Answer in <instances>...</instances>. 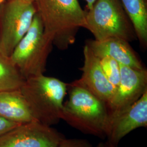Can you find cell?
Masks as SVG:
<instances>
[{"label":"cell","mask_w":147,"mask_h":147,"mask_svg":"<svg viewBox=\"0 0 147 147\" xmlns=\"http://www.w3.org/2000/svg\"><path fill=\"white\" fill-rule=\"evenodd\" d=\"M96 147H107V143H104L102 142H101Z\"/></svg>","instance_id":"d6986e66"},{"label":"cell","mask_w":147,"mask_h":147,"mask_svg":"<svg viewBox=\"0 0 147 147\" xmlns=\"http://www.w3.org/2000/svg\"><path fill=\"white\" fill-rule=\"evenodd\" d=\"M36 13L34 2L9 0L2 19L0 55L8 59L30 29Z\"/></svg>","instance_id":"8992f818"},{"label":"cell","mask_w":147,"mask_h":147,"mask_svg":"<svg viewBox=\"0 0 147 147\" xmlns=\"http://www.w3.org/2000/svg\"><path fill=\"white\" fill-rule=\"evenodd\" d=\"M68 84L43 74L25 80L20 89L37 121L50 126L62 118Z\"/></svg>","instance_id":"3957f363"},{"label":"cell","mask_w":147,"mask_h":147,"mask_svg":"<svg viewBox=\"0 0 147 147\" xmlns=\"http://www.w3.org/2000/svg\"><path fill=\"white\" fill-rule=\"evenodd\" d=\"M34 4L45 33L61 50L72 44L78 30L84 27L86 11L78 0H34Z\"/></svg>","instance_id":"7a4b0ae2"},{"label":"cell","mask_w":147,"mask_h":147,"mask_svg":"<svg viewBox=\"0 0 147 147\" xmlns=\"http://www.w3.org/2000/svg\"><path fill=\"white\" fill-rule=\"evenodd\" d=\"M86 3H87V10H89L90 9L92 8V6L94 5L95 2L96 0H84Z\"/></svg>","instance_id":"ac0fdd59"},{"label":"cell","mask_w":147,"mask_h":147,"mask_svg":"<svg viewBox=\"0 0 147 147\" xmlns=\"http://www.w3.org/2000/svg\"><path fill=\"white\" fill-rule=\"evenodd\" d=\"M53 44L45 33L42 21L36 13L30 29L8 59L25 80L42 75L45 71Z\"/></svg>","instance_id":"277c9868"},{"label":"cell","mask_w":147,"mask_h":147,"mask_svg":"<svg viewBox=\"0 0 147 147\" xmlns=\"http://www.w3.org/2000/svg\"><path fill=\"white\" fill-rule=\"evenodd\" d=\"M25 80L9 59L0 55V92L19 90Z\"/></svg>","instance_id":"5bb4252c"},{"label":"cell","mask_w":147,"mask_h":147,"mask_svg":"<svg viewBox=\"0 0 147 147\" xmlns=\"http://www.w3.org/2000/svg\"><path fill=\"white\" fill-rule=\"evenodd\" d=\"M129 19L120 0H96L86 11L84 28L97 41L119 38L128 42L134 37Z\"/></svg>","instance_id":"5b68a950"},{"label":"cell","mask_w":147,"mask_h":147,"mask_svg":"<svg viewBox=\"0 0 147 147\" xmlns=\"http://www.w3.org/2000/svg\"><path fill=\"white\" fill-rule=\"evenodd\" d=\"M64 137L38 121L20 124L0 136V147H56Z\"/></svg>","instance_id":"52a82bcc"},{"label":"cell","mask_w":147,"mask_h":147,"mask_svg":"<svg viewBox=\"0 0 147 147\" xmlns=\"http://www.w3.org/2000/svg\"><path fill=\"white\" fill-rule=\"evenodd\" d=\"M0 117L18 124L37 121L20 89L0 92Z\"/></svg>","instance_id":"7c38bea8"},{"label":"cell","mask_w":147,"mask_h":147,"mask_svg":"<svg viewBox=\"0 0 147 147\" xmlns=\"http://www.w3.org/2000/svg\"><path fill=\"white\" fill-rule=\"evenodd\" d=\"M107 147H111V146H107Z\"/></svg>","instance_id":"7402d4cb"},{"label":"cell","mask_w":147,"mask_h":147,"mask_svg":"<svg viewBox=\"0 0 147 147\" xmlns=\"http://www.w3.org/2000/svg\"><path fill=\"white\" fill-rule=\"evenodd\" d=\"M141 44H147V0H120Z\"/></svg>","instance_id":"4fadbf2b"},{"label":"cell","mask_w":147,"mask_h":147,"mask_svg":"<svg viewBox=\"0 0 147 147\" xmlns=\"http://www.w3.org/2000/svg\"><path fill=\"white\" fill-rule=\"evenodd\" d=\"M87 45L95 56L101 59L106 56L122 65L138 70L143 69L127 41L119 38H110L101 41L93 40Z\"/></svg>","instance_id":"8fae6325"},{"label":"cell","mask_w":147,"mask_h":147,"mask_svg":"<svg viewBox=\"0 0 147 147\" xmlns=\"http://www.w3.org/2000/svg\"><path fill=\"white\" fill-rule=\"evenodd\" d=\"M5 1V0H0V7L2 5V4L3 3V2H4Z\"/></svg>","instance_id":"44dd1931"},{"label":"cell","mask_w":147,"mask_h":147,"mask_svg":"<svg viewBox=\"0 0 147 147\" xmlns=\"http://www.w3.org/2000/svg\"><path fill=\"white\" fill-rule=\"evenodd\" d=\"M100 61L101 68L106 78L116 89L120 80L119 64L115 59L108 56L101 58Z\"/></svg>","instance_id":"9a60e30c"},{"label":"cell","mask_w":147,"mask_h":147,"mask_svg":"<svg viewBox=\"0 0 147 147\" xmlns=\"http://www.w3.org/2000/svg\"><path fill=\"white\" fill-rule=\"evenodd\" d=\"M120 80L112 99L107 104L111 123L147 90V72L119 64Z\"/></svg>","instance_id":"ba28073f"},{"label":"cell","mask_w":147,"mask_h":147,"mask_svg":"<svg viewBox=\"0 0 147 147\" xmlns=\"http://www.w3.org/2000/svg\"><path fill=\"white\" fill-rule=\"evenodd\" d=\"M68 86L69 99L63 104L62 119L86 134L107 137L111 121L107 104L77 80Z\"/></svg>","instance_id":"6da1fadb"},{"label":"cell","mask_w":147,"mask_h":147,"mask_svg":"<svg viewBox=\"0 0 147 147\" xmlns=\"http://www.w3.org/2000/svg\"><path fill=\"white\" fill-rule=\"evenodd\" d=\"M56 147H92L87 140L80 138H64Z\"/></svg>","instance_id":"2e32d148"},{"label":"cell","mask_w":147,"mask_h":147,"mask_svg":"<svg viewBox=\"0 0 147 147\" xmlns=\"http://www.w3.org/2000/svg\"><path fill=\"white\" fill-rule=\"evenodd\" d=\"M21 1H26L28 2H34V0H21Z\"/></svg>","instance_id":"ffe728a7"},{"label":"cell","mask_w":147,"mask_h":147,"mask_svg":"<svg viewBox=\"0 0 147 147\" xmlns=\"http://www.w3.org/2000/svg\"><path fill=\"white\" fill-rule=\"evenodd\" d=\"M84 64L81 69L82 75L77 81L107 105L115 94L116 88L106 78L100 59L95 56L87 45L84 48Z\"/></svg>","instance_id":"30bf717a"},{"label":"cell","mask_w":147,"mask_h":147,"mask_svg":"<svg viewBox=\"0 0 147 147\" xmlns=\"http://www.w3.org/2000/svg\"><path fill=\"white\" fill-rule=\"evenodd\" d=\"M19 124L0 117V136Z\"/></svg>","instance_id":"e0dca14e"},{"label":"cell","mask_w":147,"mask_h":147,"mask_svg":"<svg viewBox=\"0 0 147 147\" xmlns=\"http://www.w3.org/2000/svg\"><path fill=\"white\" fill-rule=\"evenodd\" d=\"M147 126V90L111 121L107 146L117 147L121 140L138 127Z\"/></svg>","instance_id":"9c48e42d"}]
</instances>
